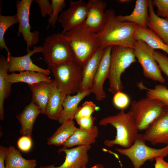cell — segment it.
I'll return each mask as SVG.
<instances>
[{"instance_id": "1", "label": "cell", "mask_w": 168, "mask_h": 168, "mask_svg": "<svg viewBox=\"0 0 168 168\" xmlns=\"http://www.w3.org/2000/svg\"><path fill=\"white\" fill-rule=\"evenodd\" d=\"M105 16L103 26L95 33L100 46L104 48L116 46L133 49L136 41L133 38V33L136 24L119 21L113 9L105 11Z\"/></svg>"}, {"instance_id": "2", "label": "cell", "mask_w": 168, "mask_h": 168, "mask_svg": "<svg viewBox=\"0 0 168 168\" xmlns=\"http://www.w3.org/2000/svg\"><path fill=\"white\" fill-rule=\"evenodd\" d=\"M99 124L104 126L110 124L116 129L114 139L104 141L105 145L108 147L118 145L124 148H128L133 144L138 134V129L130 111L125 113L124 110H121L115 115L103 118Z\"/></svg>"}, {"instance_id": "3", "label": "cell", "mask_w": 168, "mask_h": 168, "mask_svg": "<svg viewBox=\"0 0 168 168\" xmlns=\"http://www.w3.org/2000/svg\"><path fill=\"white\" fill-rule=\"evenodd\" d=\"M63 34L73 53L75 60L82 67L100 46L95 33L83 25Z\"/></svg>"}, {"instance_id": "4", "label": "cell", "mask_w": 168, "mask_h": 168, "mask_svg": "<svg viewBox=\"0 0 168 168\" xmlns=\"http://www.w3.org/2000/svg\"><path fill=\"white\" fill-rule=\"evenodd\" d=\"M136 61L134 49L120 46L112 47L109 80V91L114 95L123 91L124 86L121 80L122 74L133 63Z\"/></svg>"}, {"instance_id": "5", "label": "cell", "mask_w": 168, "mask_h": 168, "mask_svg": "<svg viewBox=\"0 0 168 168\" xmlns=\"http://www.w3.org/2000/svg\"><path fill=\"white\" fill-rule=\"evenodd\" d=\"M49 68L58 88L67 95L80 91L82 66L76 60L54 65Z\"/></svg>"}, {"instance_id": "6", "label": "cell", "mask_w": 168, "mask_h": 168, "mask_svg": "<svg viewBox=\"0 0 168 168\" xmlns=\"http://www.w3.org/2000/svg\"><path fill=\"white\" fill-rule=\"evenodd\" d=\"M42 47L44 60L49 68L75 60L70 46L61 33L47 36Z\"/></svg>"}, {"instance_id": "7", "label": "cell", "mask_w": 168, "mask_h": 168, "mask_svg": "<svg viewBox=\"0 0 168 168\" xmlns=\"http://www.w3.org/2000/svg\"><path fill=\"white\" fill-rule=\"evenodd\" d=\"M143 134H138L132 145L127 148H116V150L131 161L134 168H140L147 161L153 160L158 157L168 156V145L160 149L149 147L145 143Z\"/></svg>"}, {"instance_id": "8", "label": "cell", "mask_w": 168, "mask_h": 168, "mask_svg": "<svg viewBox=\"0 0 168 168\" xmlns=\"http://www.w3.org/2000/svg\"><path fill=\"white\" fill-rule=\"evenodd\" d=\"M165 106L160 100L147 97L133 101L129 111L138 130L145 131L161 115Z\"/></svg>"}, {"instance_id": "9", "label": "cell", "mask_w": 168, "mask_h": 168, "mask_svg": "<svg viewBox=\"0 0 168 168\" xmlns=\"http://www.w3.org/2000/svg\"><path fill=\"white\" fill-rule=\"evenodd\" d=\"M133 49L135 57L142 68L144 76L156 82L165 83V79L154 57V49L141 40L136 41Z\"/></svg>"}, {"instance_id": "10", "label": "cell", "mask_w": 168, "mask_h": 168, "mask_svg": "<svg viewBox=\"0 0 168 168\" xmlns=\"http://www.w3.org/2000/svg\"><path fill=\"white\" fill-rule=\"evenodd\" d=\"M33 0H19L16 1V13L19 26L17 36L22 35L23 40L26 44V50L37 44L39 40V33L38 31H31L29 21L30 10Z\"/></svg>"}, {"instance_id": "11", "label": "cell", "mask_w": 168, "mask_h": 168, "mask_svg": "<svg viewBox=\"0 0 168 168\" xmlns=\"http://www.w3.org/2000/svg\"><path fill=\"white\" fill-rule=\"evenodd\" d=\"M70 3L69 7L63 11L59 16L58 21L63 28L62 34L83 25L87 14V3L83 1L71 0Z\"/></svg>"}, {"instance_id": "12", "label": "cell", "mask_w": 168, "mask_h": 168, "mask_svg": "<svg viewBox=\"0 0 168 168\" xmlns=\"http://www.w3.org/2000/svg\"><path fill=\"white\" fill-rule=\"evenodd\" d=\"M143 134L145 141L153 145H168V107H164L161 115L149 126Z\"/></svg>"}, {"instance_id": "13", "label": "cell", "mask_w": 168, "mask_h": 168, "mask_svg": "<svg viewBox=\"0 0 168 168\" xmlns=\"http://www.w3.org/2000/svg\"><path fill=\"white\" fill-rule=\"evenodd\" d=\"M91 145L78 146L70 149H59L60 153L64 152L66 154L64 161L60 166L56 167L54 165L40 166V168H84L86 167L89 160L88 152Z\"/></svg>"}, {"instance_id": "14", "label": "cell", "mask_w": 168, "mask_h": 168, "mask_svg": "<svg viewBox=\"0 0 168 168\" xmlns=\"http://www.w3.org/2000/svg\"><path fill=\"white\" fill-rule=\"evenodd\" d=\"M112 47L109 46L104 48L103 55L91 89V93L94 94L97 100H103L106 97L103 87L105 80L109 76Z\"/></svg>"}, {"instance_id": "15", "label": "cell", "mask_w": 168, "mask_h": 168, "mask_svg": "<svg viewBox=\"0 0 168 168\" xmlns=\"http://www.w3.org/2000/svg\"><path fill=\"white\" fill-rule=\"evenodd\" d=\"M27 51V54L25 55L14 57L11 55L7 59L9 64V72H19L26 71H32L45 73L48 75L51 73L49 68L43 69L34 63L31 57L34 54L42 53V46H34L32 50L30 49Z\"/></svg>"}, {"instance_id": "16", "label": "cell", "mask_w": 168, "mask_h": 168, "mask_svg": "<svg viewBox=\"0 0 168 168\" xmlns=\"http://www.w3.org/2000/svg\"><path fill=\"white\" fill-rule=\"evenodd\" d=\"M87 3V14L83 26L89 31L96 33L105 23L106 4L102 0H89Z\"/></svg>"}, {"instance_id": "17", "label": "cell", "mask_w": 168, "mask_h": 168, "mask_svg": "<svg viewBox=\"0 0 168 168\" xmlns=\"http://www.w3.org/2000/svg\"><path fill=\"white\" fill-rule=\"evenodd\" d=\"M104 48L100 46L82 67V78L80 91L91 89L93 80L101 60Z\"/></svg>"}, {"instance_id": "18", "label": "cell", "mask_w": 168, "mask_h": 168, "mask_svg": "<svg viewBox=\"0 0 168 168\" xmlns=\"http://www.w3.org/2000/svg\"><path fill=\"white\" fill-rule=\"evenodd\" d=\"M55 81L42 82L28 85L32 93L31 102L40 110L41 114H45L46 108Z\"/></svg>"}, {"instance_id": "19", "label": "cell", "mask_w": 168, "mask_h": 168, "mask_svg": "<svg viewBox=\"0 0 168 168\" xmlns=\"http://www.w3.org/2000/svg\"><path fill=\"white\" fill-rule=\"evenodd\" d=\"M41 113L40 110L32 102L25 106L22 111L16 116L21 124L20 134L32 138L34 123Z\"/></svg>"}, {"instance_id": "20", "label": "cell", "mask_w": 168, "mask_h": 168, "mask_svg": "<svg viewBox=\"0 0 168 168\" xmlns=\"http://www.w3.org/2000/svg\"><path fill=\"white\" fill-rule=\"evenodd\" d=\"M149 1L150 0H137L135 7L130 14L116 16V18L120 21L132 22L143 27L148 28Z\"/></svg>"}, {"instance_id": "21", "label": "cell", "mask_w": 168, "mask_h": 168, "mask_svg": "<svg viewBox=\"0 0 168 168\" xmlns=\"http://www.w3.org/2000/svg\"><path fill=\"white\" fill-rule=\"evenodd\" d=\"M98 133V129L96 126L91 131L77 128L72 135L63 144L62 148L68 149L77 146L91 145L96 142Z\"/></svg>"}, {"instance_id": "22", "label": "cell", "mask_w": 168, "mask_h": 168, "mask_svg": "<svg viewBox=\"0 0 168 168\" xmlns=\"http://www.w3.org/2000/svg\"><path fill=\"white\" fill-rule=\"evenodd\" d=\"M133 37L135 40H142L154 49H161L168 54V45L148 28L143 27L136 25L134 28Z\"/></svg>"}, {"instance_id": "23", "label": "cell", "mask_w": 168, "mask_h": 168, "mask_svg": "<svg viewBox=\"0 0 168 168\" xmlns=\"http://www.w3.org/2000/svg\"><path fill=\"white\" fill-rule=\"evenodd\" d=\"M9 64L7 58L2 55L0 56V119H4V103L5 100L11 94L12 84L8 79Z\"/></svg>"}, {"instance_id": "24", "label": "cell", "mask_w": 168, "mask_h": 168, "mask_svg": "<svg viewBox=\"0 0 168 168\" xmlns=\"http://www.w3.org/2000/svg\"><path fill=\"white\" fill-rule=\"evenodd\" d=\"M67 96L58 88L55 82L46 110L45 114L49 119L58 120L63 111V104Z\"/></svg>"}, {"instance_id": "25", "label": "cell", "mask_w": 168, "mask_h": 168, "mask_svg": "<svg viewBox=\"0 0 168 168\" xmlns=\"http://www.w3.org/2000/svg\"><path fill=\"white\" fill-rule=\"evenodd\" d=\"M91 93L90 89L84 91H79L75 95H67L63 104V111L58 120L59 124H62L68 119H73L79 103Z\"/></svg>"}, {"instance_id": "26", "label": "cell", "mask_w": 168, "mask_h": 168, "mask_svg": "<svg viewBox=\"0 0 168 168\" xmlns=\"http://www.w3.org/2000/svg\"><path fill=\"white\" fill-rule=\"evenodd\" d=\"M148 12L147 27L168 45V21L165 18L159 17L155 13L151 0H150L149 4Z\"/></svg>"}, {"instance_id": "27", "label": "cell", "mask_w": 168, "mask_h": 168, "mask_svg": "<svg viewBox=\"0 0 168 168\" xmlns=\"http://www.w3.org/2000/svg\"><path fill=\"white\" fill-rule=\"evenodd\" d=\"M6 168H35L37 163L35 159L27 160L13 146L7 147L5 161Z\"/></svg>"}, {"instance_id": "28", "label": "cell", "mask_w": 168, "mask_h": 168, "mask_svg": "<svg viewBox=\"0 0 168 168\" xmlns=\"http://www.w3.org/2000/svg\"><path fill=\"white\" fill-rule=\"evenodd\" d=\"M7 77L9 81L12 84L22 82L30 85L53 80L45 73L32 71L21 72L17 73L13 72L8 74Z\"/></svg>"}, {"instance_id": "29", "label": "cell", "mask_w": 168, "mask_h": 168, "mask_svg": "<svg viewBox=\"0 0 168 168\" xmlns=\"http://www.w3.org/2000/svg\"><path fill=\"white\" fill-rule=\"evenodd\" d=\"M73 120L69 119L65 121L54 134L48 138V145L57 146L63 145L77 128Z\"/></svg>"}, {"instance_id": "30", "label": "cell", "mask_w": 168, "mask_h": 168, "mask_svg": "<svg viewBox=\"0 0 168 168\" xmlns=\"http://www.w3.org/2000/svg\"><path fill=\"white\" fill-rule=\"evenodd\" d=\"M137 86L139 89L146 91L147 97L159 100L168 107V88L166 86L159 84L156 85L154 88H149L142 82L138 83Z\"/></svg>"}, {"instance_id": "31", "label": "cell", "mask_w": 168, "mask_h": 168, "mask_svg": "<svg viewBox=\"0 0 168 168\" xmlns=\"http://www.w3.org/2000/svg\"><path fill=\"white\" fill-rule=\"evenodd\" d=\"M18 23L16 16L0 15V48L5 49L7 52V58L11 55L9 49L4 40V35L7 30L13 25Z\"/></svg>"}, {"instance_id": "32", "label": "cell", "mask_w": 168, "mask_h": 168, "mask_svg": "<svg viewBox=\"0 0 168 168\" xmlns=\"http://www.w3.org/2000/svg\"><path fill=\"white\" fill-rule=\"evenodd\" d=\"M51 1L52 14L48 20V25L47 28H49L51 25L53 28L55 27L58 20V14L60 12H63L66 5L64 0H51Z\"/></svg>"}, {"instance_id": "33", "label": "cell", "mask_w": 168, "mask_h": 168, "mask_svg": "<svg viewBox=\"0 0 168 168\" xmlns=\"http://www.w3.org/2000/svg\"><path fill=\"white\" fill-rule=\"evenodd\" d=\"M113 103L116 108L124 110L129 105L130 99L127 94L123 91H119L114 95Z\"/></svg>"}, {"instance_id": "34", "label": "cell", "mask_w": 168, "mask_h": 168, "mask_svg": "<svg viewBox=\"0 0 168 168\" xmlns=\"http://www.w3.org/2000/svg\"><path fill=\"white\" fill-rule=\"evenodd\" d=\"M95 104L91 101L84 102L81 106L78 107L74 118L75 117H89L97 110Z\"/></svg>"}, {"instance_id": "35", "label": "cell", "mask_w": 168, "mask_h": 168, "mask_svg": "<svg viewBox=\"0 0 168 168\" xmlns=\"http://www.w3.org/2000/svg\"><path fill=\"white\" fill-rule=\"evenodd\" d=\"M79 126V128L82 130L91 131L96 126L94 122L96 118L92 116L89 117H75L74 118Z\"/></svg>"}, {"instance_id": "36", "label": "cell", "mask_w": 168, "mask_h": 168, "mask_svg": "<svg viewBox=\"0 0 168 168\" xmlns=\"http://www.w3.org/2000/svg\"><path fill=\"white\" fill-rule=\"evenodd\" d=\"M154 57L161 71L168 77V57L161 52L155 50Z\"/></svg>"}, {"instance_id": "37", "label": "cell", "mask_w": 168, "mask_h": 168, "mask_svg": "<svg viewBox=\"0 0 168 168\" xmlns=\"http://www.w3.org/2000/svg\"><path fill=\"white\" fill-rule=\"evenodd\" d=\"M152 2L153 6L157 8L158 16L165 18L168 16V0H153Z\"/></svg>"}, {"instance_id": "38", "label": "cell", "mask_w": 168, "mask_h": 168, "mask_svg": "<svg viewBox=\"0 0 168 168\" xmlns=\"http://www.w3.org/2000/svg\"><path fill=\"white\" fill-rule=\"evenodd\" d=\"M32 138L26 135L21 137L17 142L18 148L23 152H29L32 148Z\"/></svg>"}, {"instance_id": "39", "label": "cell", "mask_w": 168, "mask_h": 168, "mask_svg": "<svg viewBox=\"0 0 168 168\" xmlns=\"http://www.w3.org/2000/svg\"><path fill=\"white\" fill-rule=\"evenodd\" d=\"M40 10L41 16L45 17L47 15L50 16L52 14L51 4L48 0H35Z\"/></svg>"}, {"instance_id": "40", "label": "cell", "mask_w": 168, "mask_h": 168, "mask_svg": "<svg viewBox=\"0 0 168 168\" xmlns=\"http://www.w3.org/2000/svg\"><path fill=\"white\" fill-rule=\"evenodd\" d=\"M7 149V147L0 146V168H6L5 161Z\"/></svg>"}, {"instance_id": "41", "label": "cell", "mask_w": 168, "mask_h": 168, "mask_svg": "<svg viewBox=\"0 0 168 168\" xmlns=\"http://www.w3.org/2000/svg\"><path fill=\"white\" fill-rule=\"evenodd\" d=\"M162 157L156 158L154 168H168V162L166 161Z\"/></svg>"}, {"instance_id": "42", "label": "cell", "mask_w": 168, "mask_h": 168, "mask_svg": "<svg viewBox=\"0 0 168 168\" xmlns=\"http://www.w3.org/2000/svg\"><path fill=\"white\" fill-rule=\"evenodd\" d=\"M84 168H87V167H85ZM89 168H105L104 166L101 164H95L94 166H92L91 167Z\"/></svg>"}, {"instance_id": "43", "label": "cell", "mask_w": 168, "mask_h": 168, "mask_svg": "<svg viewBox=\"0 0 168 168\" xmlns=\"http://www.w3.org/2000/svg\"><path fill=\"white\" fill-rule=\"evenodd\" d=\"M129 0H119V2H120L121 3H124V2H128Z\"/></svg>"}, {"instance_id": "44", "label": "cell", "mask_w": 168, "mask_h": 168, "mask_svg": "<svg viewBox=\"0 0 168 168\" xmlns=\"http://www.w3.org/2000/svg\"><path fill=\"white\" fill-rule=\"evenodd\" d=\"M168 21V16L165 18Z\"/></svg>"}]
</instances>
